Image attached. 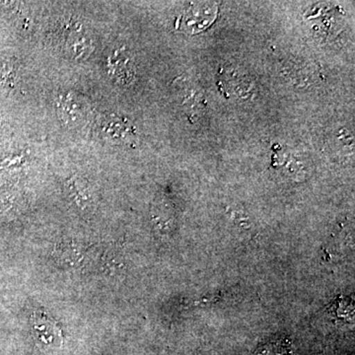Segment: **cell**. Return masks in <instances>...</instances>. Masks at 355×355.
<instances>
[{
  "mask_svg": "<svg viewBox=\"0 0 355 355\" xmlns=\"http://www.w3.org/2000/svg\"><path fill=\"white\" fill-rule=\"evenodd\" d=\"M35 338L48 349H58L64 343L62 331L58 324L44 313H36L32 319Z\"/></svg>",
  "mask_w": 355,
  "mask_h": 355,
  "instance_id": "cell-1",
  "label": "cell"
},
{
  "mask_svg": "<svg viewBox=\"0 0 355 355\" xmlns=\"http://www.w3.org/2000/svg\"><path fill=\"white\" fill-rule=\"evenodd\" d=\"M100 132L112 144H130L135 139V130L130 121L114 114L100 121Z\"/></svg>",
  "mask_w": 355,
  "mask_h": 355,
  "instance_id": "cell-2",
  "label": "cell"
},
{
  "mask_svg": "<svg viewBox=\"0 0 355 355\" xmlns=\"http://www.w3.org/2000/svg\"><path fill=\"white\" fill-rule=\"evenodd\" d=\"M58 110L60 114L64 116L65 123H77L83 120V106L73 96L67 94L60 98Z\"/></svg>",
  "mask_w": 355,
  "mask_h": 355,
  "instance_id": "cell-3",
  "label": "cell"
},
{
  "mask_svg": "<svg viewBox=\"0 0 355 355\" xmlns=\"http://www.w3.org/2000/svg\"><path fill=\"white\" fill-rule=\"evenodd\" d=\"M67 188H69L70 197L73 200V202L83 209L87 207L92 202L90 191H89L87 187L84 186L83 182L77 178H71L67 182Z\"/></svg>",
  "mask_w": 355,
  "mask_h": 355,
  "instance_id": "cell-4",
  "label": "cell"
}]
</instances>
